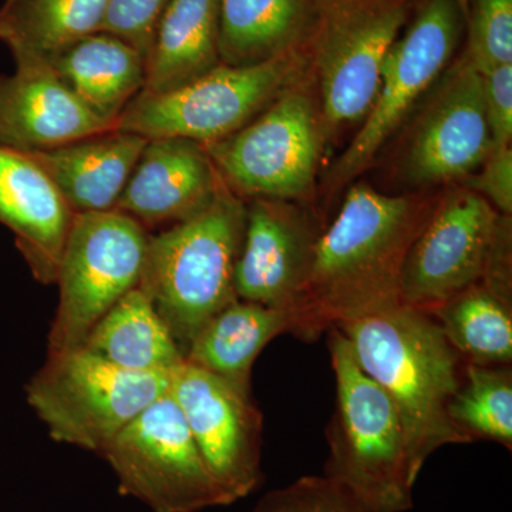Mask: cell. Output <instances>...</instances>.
Returning <instances> with one entry per match:
<instances>
[{
  "label": "cell",
  "instance_id": "6da1fadb",
  "mask_svg": "<svg viewBox=\"0 0 512 512\" xmlns=\"http://www.w3.org/2000/svg\"><path fill=\"white\" fill-rule=\"evenodd\" d=\"M440 195L386 194L367 183L350 184L320 235L292 309L291 335L315 342L333 326L399 305L404 262Z\"/></svg>",
  "mask_w": 512,
  "mask_h": 512
},
{
  "label": "cell",
  "instance_id": "7a4b0ae2",
  "mask_svg": "<svg viewBox=\"0 0 512 512\" xmlns=\"http://www.w3.org/2000/svg\"><path fill=\"white\" fill-rule=\"evenodd\" d=\"M336 328L348 339L363 372L396 407L414 480L434 451L468 443L448 417L464 363L433 315L399 303Z\"/></svg>",
  "mask_w": 512,
  "mask_h": 512
},
{
  "label": "cell",
  "instance_id": "3957f363",
  "mask_svg": "<svg viewBox=\"0 0 512 512\" xmlns=\"http://www.w3.org/2000/svg\"><path fill=\"white\" fill-rule=\"evenodd\" d=\"M247 202L222 181L205 210L148 237L141 289L185 350L198 330L237 301L235 266Z\"/></svg>",
  "mask_w": 512,
  "mask_h": 512
},
{
  "label": "cell",
  "instance_id": "277c9868",
  "mask_svg": "<svg viewBox=\"0 0 512 512\" xmlns=\"http://www.w3.org/2000/svg\"><path fill=\"white\" fill-rule=\"evenodd\" d=\"M328 346L336 394L323 476L345 485L372 512L412 510L416 480L396 407L336 326L328 330Z\"/></svg>",
  "mask_w": 512,
  "mask_h": 512
},
{
  "label": "cell",
  "instance_id": "5b68a950",
  "mask_svg": "<svg viewBox=\"0 0 512 512\" xmlns=\"http://www.w3.org/2000/svg\"><path fill=\"white\" fill-rule=\"evenodd\" d=\"M420 0H318L305 42L325 137L362 123L384 60Z\"/></svg>",
  "mask_w": 512,
  "mask_h": 512
},
{
  "label": "cell",
  "instance_id": "8992f818",
  "mask_svg": "<svg viewBox=\"0 0 512 512\" xmlns=\"http://www.w3.org/2000/svg\"><path fill=\"white\" fill-rule=\"evenodd\" d=\"M325 141L318 96L306 70L247 126L205 148L221 180L242 200L308 205Z\"/></svg>",
  "mask_w": 512,
  "mask_h": 512
},
{
  "label": "cell",
  "instance_id": "52a82bcc",
  "mask_svg": "<svg viewBox=\"0 0 512 512\" xmlns=\"http://www.w3.org/2000/svg\"><path fill=\"white\" fill-rule=\"evenodd\" d=\"M171 375L123 369L84 348L63 350L47 353L26 396L53 440L100 454L170 390Z\"/></svg>",
  "mask_w": 512,
  "mask_h": 512
},
{
  "label": "cell",
  "instance_id": "ba28073f",
  "mask_svg": "<svg viewBox=\"0 0 512 512\" xmlns=\"http://www.w3.org/2000/svg\"><path fill=\"white\" fill-rule=\"evenodd\" d=\"M308 70L305 46L252 64L220 66L173 92H140L116 130L148 138L180 137L207 144L237 133Z\"/></svg>",
  "mask_w": 512,
  "mask_h": 512
},
{
  "label": "cell",
  "instance_id": "9c48e42d",
  "mask_svg": "<svg viewBox=\"0 0 512 512\" xmlns=\"http://www.w3.org/2000/svg\"><path fill=\"white\" fill-rule=\"evenodd\" d=\"M466 18L456 0H420L387 53L379 89L356 136L325 177L329 194L359 180L460 49Z\"/></svg>",
  "mask_w": 512,
  "mask_h": 512
},
{
  "label": "cell",
  "instance_id": "30bf717a",
  "mask_svg": "<svg viewBox=\"0 0 512 512\" xmlns=\"http://www.w3.org/2000/svg\"><path fill=\"white\" fill-rule=\"evenodd\" d=\"M147 229L119 210L74 214L55 284L59 303L47 353L77 349L90 330L140 284Z\"/></svg>",
  "mask_w": 512,
  "mask_h": 512
},
{
  "label": "cell",
  "instance_id": "8fae6325",
  "mask_svg": "<svg viewBox=\"0 0 512 512\" xmlns=\"http://www.w3.org/2000/svg\"><path fill=\"white\" fill-rule=\"evenodd\" d=\"M123 494L154 512H198L229 505L208 470L170 390L104 447Z\"/></svg>",
  "mask_w": 512,
  "mask_h": 512
},
{
  "label": "cell",
  "instance_id": "7c38bea8",
  "mask_svg": "<svg viewBox=\"0 0 512 512\" xmlns=\"http://www.w3.org/2000/svg\"><path fill=\"white\" fill-rule=\"evenodd\" d=\"M421 101L396 157L397 177L409 192L461 183L494 150L483 77L466 55L454 57Z\"/></svg>",
  "mask_w": 512,
  "mask_h": 512
},
{
  "label": "cell",
  "instance_id": "4fadbf2b",
  "mask_svg": "<svg viewBox=\"0 0 512 512\" xmlns=\"http://www.w3.org/2000/svg\"><path fill=\"white\" fill-rule=\"evenodd\" d=\"M505 217L463 185L441 194L407 254L400 303L433 313L481 284Z\"/></svg>",
  "mask_w": 512,
  "mask_h": 512
},
{
  "label": "cell",
  "instance_id": "5bb4252c",
  "mask_svg": "<svg viewBox=\"0 0 512 512\" xmlns=\"http://www.w3.org/2000/svg\"><path fill=\"white\" fill-rule=\"evenodd\" d=\"M170 393L231 504L254 493L264 480V419L252 393L188 362L171 375Z\"/></svg>",
  "mask_w": 512,
  "mask_h": 512
},
{
  "label": "cell",
  "instance_id": "9a60e30c",
  "mask_svg": "<svg viewBox=\"0 0 512 512\" xmlns=\"http://www.w3.org/2000/svg\"><path fill=\"white\" fill-rule=\"evenodd\" d=\"M235 266L241 301L292 311L308 282L323 228L306 205L254 198Z\"/></svg>",
  "mask_w": 512,
  "mask_h": 512
},
{
  "label": "cell",
  "instance_id": "2e32d148",
  "mask_svg": "<svg viewBox=\"0 0 512 512\" xmlns=\"http://www.w3.org/2000/svg\"><path fill=\"white\" fill-rule=\"evenodd\" d=\"M221 184L204 144L180 137L150 138L116 210L146 229L167 228L205 210Z\"/></svg>",
  "mask_w": 512,
  "mask_h": 512
},
{
  "label": "cell",
  "instance_id": "e0dca14e",
  "mask_svg": "<svg viewBox=\"0 0 512 512\" xmlns=\"http://www.w3.org/2000/svg\"><path fill=\"white\" fill-rule=\"evenodd\" d=\"M80 101L46 62H18L0 74V146L50 150L113 130Z\"/></svg>",
  "mask_w": 512,
  "mask_h": 512
},
{
  "label": "cell",
  "instance_id": "ac0fdd59",
  "mask_svg": "<svg viewBox=\"0 0 512 512\" xmlns=\"http://www.w3.org/2000/svg\"><path fill=\"white\" fill-rule=\"evenodd\" d=\"M74 212L26 151L0 146V224L37 281L55 285Z\"/></svg>",
  "mask_w": 512,
  "mask_h": 512
},
{
  "label": "cell",
  "instance_id": "d6986e66",
  "mask_svg": "<svg viewBox=\"0 0 512 512\" xmlns=\"http://www.w3.org/2000/svg\"><path fill=\"white\" fill-rule=\"evenodd\" d=\"M148 138L113 130L50 150L26 151L74 214L116 210Z\"/></svg>",
  "mask_w": 512,
  "mask_h": 512
},
{
  "label": "cell",
  "instance_id": "ffe728a7",
  "mask_svg": "<svg viewBox=\"0 0 512 512\" xmlns=\"http://www.w3.org/2000/svg\"><path fill=\"white\" fill-rule=\"evenodd\" d=\"M293 320L289 309L237 299L198 330L185 362L252 393L255 360L272 340L292 332Z\"/></svg>",
  "mask_w": 512,
  "mask_h": 512
},
{
  "label": "cell",
  "instance_id": "44dd1931",
  "mask_svg": "<svg viewBox=\"0 0 512 512\" xmlns=\"http://www.w3.org/2000/svg\"><path fill=\"white\" fill-rule=\"evenodd\" d=\"M49 64L80 101L114 128L146 82V57L106 32L82 37Z\"/></svg>",
  "mask_w": 512,
  "mask_h": 512
},
{
  "label": "cell",
  "instance_id": "7402d4cb",
  "mask_svg": "<svg viewBox=\"0 0 512 512\" xmlns=\"http://www.w3.org/2000/svg\"><path fill=\"white\" fill-rule=\"evenodd\" d=\"M220 64V0H171L148 49L141 92H173Z\"/></svg>",
  "mask_w": 512,
  "mask_h": 512
},
{
  "label": "cell",
  "instance_id": "603a6c76",
  "mask_svg": "<svg viewBox=\"0 0 512 512\" xmlns=\"http://www.w3.org/2000/svg\"><path fill=\"white\" fill-rule=\"evenodd\" d=\"M318 0H220V56L227 66L268 62L305 45Z\"/></svg>",
  "mask_w": 512,
  "mask_h": 512
},
{
  "label": "cell",
  "instance_id": "cb8c5ba5",
  "mask_svg": "<svg viewBox=\"0 0 512 512\" xmlns=\"http://www.w3.org/2000/svg\"><path fill=\"white\" fill-rule=\"evenodd\" d=\"M80 348L133 372L173 373L185 362L173 333L138 286L96 323Z\"/></svg>",
  "mask_w": 512,
  "mask_h": 512
},
{
  "label": "cell",
  "instance_id": "d4e9b609",
  "mask_svg": "<svg viewBox=\"0 0 512 512\" xmlns=\"http://www.w3.org/2000/svg\"><path fill=\"white\" fill-rule=\"evenodd\" d=\"M107 0H5L0 42L15 63L46 62L77 40L100 32Z\"/></svg>",
  "mask_w": 512,
  "mask_h": 512
},
{
  "label": "cell",
  "instance_id": "484cf974",
  "mask_svg": "<svg viewBox=\"0 0 512 512\" xmlns=\"http://www.w3.org/2000/svg\"><path fill=\"white\" fill-rule=\"evenodd\" d=\"M430 315L463 363L511 366L512 302L484 284L470 286Z\"/></svg>",
  "mask_w": 512,
  "mask_h": 512
},
{
  "label": "cell",
  "instance_id": "4316f807",
  "mask_svg": "<svg viewBox=\"0 0 512 512\" xmlns=\"http://www.w3.org/2000/svg\"><path fill=\"white\" fill-rule=\"evenodd\" d=\"M451 423L468 440L512 447L511 366L464 363L463 379L450 404Z\"/></svg>",
  "mask_w": 512,
  "mask_h": 512
},
{
  "label": "cell",
  "instance_id": "83f0119b",
  "mask_svg": "<svg viewBox=\"0 0 512 512\" xmlns=\"http://www.w3.org/2000/svg\"><path fill=\"white\" fill-rule=\"evenodd\" d=\"M463 55L484 73L512 63V0H470Z\"/></svg>",
  "mask_w": 512,
  "mask_h": 512
},
{
  "label": "cell",
  "instance_id": "f1b7e54d",
  "mask_svg": "<svg viewBox=\"0 0 512 512\" xmlns=\"http://www.w3.org/2000/svg\"><path fill=\"white\" fill-rule=\"evenodd\" d=\"M251 512L372 511L338 481L326 476H306L264 495Z\"/></svg>",
  "mask_w": 512,
  "mask_h": 512
},
{
  "label": "cell",
  "instance_id": "f546056e",
  "mask_svg": "<svg viewBox=\"0 0 512 512\" xmlns=\"http://www.w3.org/2000/svg\"><path fill=\"white\" fill-rule=\"evenodd\" d=\"M171 0H107L100 32L110 33L147 57L158 22Z\"/></svg>",
  "mask_w": 512,
  "mask_h": 512
},
{
  "label": "cell",
  "instance_id": "4dcf8cb0",
  "mask_svg": "<svg viewBox=\"0 0 512 512\" xmlns=\"http://www.w3.org/2000/svg\"><path fill=\"white\" fill-rule=\"evenodd\" d=\"M460 185L483 197L495 211L512 217V147L494 148Z\"/></svg>",
  "mask_w": 512,
  "mask_h": 512
},
{
  "label": "cell",
  "instance_id": "1f68e13d",
  "mask_svg": "<svg viewBox=\"0 0 512 512\" xmlns=\"http://www.w3.org/2000/svg\"><path fill=\"white\" fill-rule=\"evenodd\" d=\"M483 77L485 116L494 148L510 147L512 141V63L501 64Z\"/></svg>",
  "mask_w": 512,
  "mask_h": 512
},
{
  "label": "cell",
  "instance_id": "d6a6232c",
  "mask_svg": "<svg viewBox=\"0 0 512 512\" xmlns=\"http://www.w3.org/2000/svg\"><path fill=\"white\" fill-rule=\"evenodd\" d=\"M456 2L458 3V6H460L461 12H463L464 18H466L468 2H470V0H456Z\"/></svg>",
  "mask_w": 512,
  "mask_h": 512
}]
</instances>
